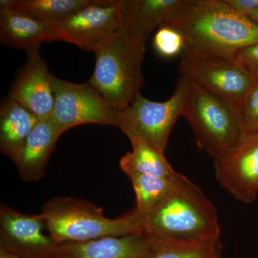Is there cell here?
Wrapping results in <instances>:
<instances>
[{
    "instance_id": "obj_25",
    "label": "cell",
    "mask_w": 258,
    "mask_h": 258,
    "mask_svg": "<svg viewBox=\"0 0 258 258\" xmlns=\"http://www.w3.org/2000/svg\"><path fill=\"white\" fill-rule=\"evenodd\" d=\"M226 2L236 13L248 18L258 8V0H226Z\"/></svg>"
},
{
    "instance_id": "obj_8",
    "label": "cell",
    "mask_w": 258,
    "mask_h": 258,
    "mask_svg": "<svg viewBox=\"0 0 258 258\" xmlns=\"http://www.w3.org/2000/svg\"><path fill=\"white\" fill-rule=\"evenodd\" d=\"M55 104L51 118L61 134L79 125L117 126L118 111L90 83H76L55 77Z\"/></svg>"
},
{
    "instance_id": "obj_18",
    "label": "cell",
    "mask_w": 258,
    "mask_h": 258,
    "mask_svg": "<svg viewBox=\"0 0 258 258\" xmlns=\"http://www.w3.org/2000/svg\"><path fill=\"white\" fill-rule=\"evenodd\" d=\"M132 152H127L120 159L121 170L126 174L135 172L154 177L171 179L177 171L173 169L164 156V152L158 150L142 139L130 138Z\"/></svg>"
},
{
    "instance_id": "obj_19",
    "label": "cell",
    "mask_w": 258,
    "mask_h": 258,
    "mask_svg": "<svg viewBox=\"0 0 258 258\" xmlns=\"http://www.w3.org/2000/svg\"><path fill=\"white\" fill-rule=\"evenodd\" d=\"M94 0H1L0 8H7L56 25Z\"/></svg>"
},
{
    "instance_id": "obj_23",
    "label": "cell",
    "mask_w": 258,
    "mask_h": 258,
    "mask_svg": "<svg viewBox=\"0 0 258 258\" xmlns=\"http://www.w3.org/2000/svg\"><path fill=\"white\" fill-rule=\"evenodd\" d=\"M237 109L245 134L258 133V79L254 80Z\"/></svg>"
},
{
    "instance_id": "obj_11",
    "label": "cell",
    "mask_w": 258,
    "mask_h": 258,
    "mask_svg": "<svg viewBox=\"0 0 258 258\" xmlns=\"http://www.w3.org/2000/svg\"><path fill=\"white\" fill-rule=\"evenodd\" d=\"M214 161L219 184L236 200L249 203L258 195V133L245 134L230 154Z\"/></svg>"
},
{
    "instance_id": "obj_14",
    "label": "cell",
    "mask_w": 258,
    "mask_h": 258,
    "mask_svg": "<svg viewBox=\"0 0 258 258\" xmlns=\"http://www.w3.org/2000/svg\"><path fill=\"white\" fill-rule=\"evenodd\" d=\"M185 0H119L122 29L129 38L145 50V44L156 28L166 26Z\"/></svg>"
},
{
    "instance_id": "obj_21",
    "label": "cell",
    "mask_w": 258,
    "mask_h": 258,
    "mask_svg": "<svg viewBox=\"0 0 258 258\" xmlns=\"http://www.w3.org/2000/svg\"><path fill=\"white\" fill-rule=\"evenodd\" d=\"M152 258H223L220 241L196 242L164 240Z\"/></svg>"
},
{
    "instance_id": "obj_22",
    "label": "cell",
    "mask_w": 258,
    "mask_h": 258,
    "mask_svg": "<svg viewBox=\"0 0 258 258\" xmlns=\"http://www.w3.org/2000/svg\"><path fill=\"white\" fill-rule=\"evenodd\" d=\"M185 39L175 29L161 27L158 29L153 39V47L161 57L170 58L182 53L185 47Z\"/></svg>"
},
{
    "instance_id": "obj_24",
    "label": "cell",
    "mask_w": 258,
    "mask_h": 258,
    "mask_svg": "<svg viewBox=\"0 0 258 258\" xmlns=\"http://www.w3.org/2000/svg\"><path fill=\"white\" fill-rule=\"evenodd\" d=\"M231 58L254 79H258V43L236 51Z\"/></svg>"
},
{
    "instance_id": "obj_27",
    "label": "cell",
    "mask_w": 258,
    "mask_h": 258,
    "mask_svg": "<svg viewBox=\"0 0 258 258\" xmlns=\"http://www.w3.org/2000/svg\"><path fill=\"white\" fill-rule=\"evenodd\" d=\"M249 18L258 25V8L254 10V13L249 16Z\"/></svg>"
},
{
    "instance_id": "obj_4",
    "label": "cell",
    "mask_w": 258,
    "mask_h": 258,
    "mask_svg": "<svg viewBox=\"0 0 258 258\" xmlns=\"http://www.w3.org/2000/svg\"><path fill=\"white\" fill-rule=\"evenodd\" d=\"M188 81L182 116L191 125L198 147L213 161L222 159L245 136L238 109L222 97Z\"/></svg>"
},
{
    "instance_id": "obj_10",
    "label": "cell",
    "mask_w": 258,
    "mask_h": 258,
    "mask_svg": "<svg viewBox=\"0 0 258 258\" xmlns=\"http://www.w3.org/2000/svg\"><path fill=\"white\" fill-rule=\"evenodd\" d=\"M45 228L41 213L25 215L1 205L0 248L20 258H49L59 244L43 233Z\"/></svg>"
},
{
    "instance_id": "obj_5",
    "label": "cell",
    "mask_w": 258,
    "mask_h": 258,
    "mask_svg": "<svg viewBox=\"0 0 258 258\" xmlns=\"http://www.w3.org/2000/svg\"><path fill=\"white\" fill-rule=\"evenodd\" d=\"M144 52L120 30L94 52L96 64L88 83L116 111L124 110L141 93Z\"/></svg>"
},
{
    "instance_id": "obj_7",
    "label": "cell",
    "mask_w": 258,
    "mask_h": 258,
    "mask_svg": "<svg viewBox=\"0 0 258 258\" xmlns=\"http://www.w3.org/2000/svg\"><path fill=\"white\" fill-rule=\"evenodd\" d=\"M180 70L181 75L237 108L255 80L230 57L187 45L181 53Z\"/></svg>"
},
{
    "instance_id": "obj_1",
    "label": "cell",
    "mask_w": 258,
    "mask_h": 258,
    "mask_svg": "<svg viewBox=\"0 0 258 258\" xmlns=\"http://www.w3.org/2000/svg\"><path fill=\"white\" fill-rule=\"evenodd\" d=\"M166 26L179 31L185 45L230 58L236 51L258 43L257 24L236 13L226 0H185Z\"/></svg>"
},
{
    "instance_id": "obj_20",
    "label": "cell",
    "mask_w": 258,
    "mask_h": 258,
    "mask_svg": "<svg viewBox=\"0 0 258 258\" xmlns=\"http://www.w3.org/2000/svg\"><path fill=\"white\" fill-rule=\"evenodd\" d=\"M136 195L134 210L145 213L162 201L173 189L175 177L171 179L146 176L135 172L126 173Z\"/></svg>"
},
{
    "instance_id": "obj_26",
    "label": "cell",
    "mask_w": 258,
    "mask_h": 258,
    "mask_svg": "<svg viewBox=\"0 0 258 258\" xmlns=\"http://www.w3.org/2000/svg\"><path fill=\"white\" fill-rule=\"evenodd\" d=\"M0 258H20L18 256L15 255L5 250L4 249L0 248Z\"/></svg>"
},
{
    "instance_id": "obj_17",
    "label": "cell",
    "mask_w": 258,
    "mask_h": 258,
    "mask_svg": "<svg viewBox=\"0 0 258 258\" xmlns=\"http://www.w3.org/2000/svg\"><path fill=\"white\" fill-rule=\"evenodd\" d=\"M41 120L7 96L0 107V150L2 154L14 160L29 134Z\"/></svg>"
},
{
    "instance_id": "obj_9",
    "label": "cell",
    "mask_w": 258,
    "mask_h": 258,
    "mask_svg": "<svg viewBox=\"0 0 258 258\" xmlns=\"http://www.w3.org/2000/svg\"><path fill=\"white\" fill-rule=\"evenodd\" d=\"M121 29L119 0H94L55 25L51 42H69L95 52Z\"/></svg>"
},
{
    "instance_id": "obj_6",
    "label": "cell",
    "mask_w": 258,
    "mask_h": 258,
    "mask_svg": "<svg viewBox=\"0 0 258 258\" xmlns=\"http://www.w3.org/2000/svg\"><path fill=\"white\" fill-rule=\"evenodd\" d=\"M189 81L181 75L175 91L164 102L150 101L139 93L124 110L118 111L117 128L130 138L144 142L165 152L171 131L182 116Z\"/></svg>"
},
{
    "instance_id": "obj_13",
    "label": "cell",
    "mask_w": 258,
    "mask_h": 258,
    "mask_svg": "<svg viewBox=\"0 0 258 258\" xmlns=\"http://www.w3.org/2000/svg\"><path fill=\"white\" fill-rule=\"evenodd\" d=\"M163 239L147 234L59 244L49 258H152Z\"/></svg>"
},
{
    "instance_id": "obj_2",
    "label": "cell",
    "mask_w": 258,
    "mask_h": 258,
    "mask_svg": "<svg viewBox=\"0 0 258 258\" xmlns=\"http://www.w3.org/2000/svg\"><path fill=\"white\" fill-rule=\"evenodd\" d=\"M139 214L143 234L163 240L220 241L216 208L199 186L179 173L169 195L152 210Z\"/></svg>"
},
{
    "instance_id": "obj_15",
    "label": "cell",
    "mask_w": 258,
    "mask_h": 258,
    "mask_svg": "<svg viewBox=\"0 0 258 258\" xmlns=\"http://www.w3.org/2000/svg\"><path fill=\"white\" fill-rule=\"evenodd\" d=\"M61 135L51 118L41 120L29 134L13 160L24 181L35 182L45 175L47 162Z\"/></svg>"
},
{
    "instance_id": "obj_16",
    "label": "cell",
    "mask_w": 258,
    "mask_h": 258,
    "mask_svg": "<svg viewBox=\"0 0 258 258\" xmlns=\"http://www.w3.org/2000/svg\"><path fill=\"white\" fill-rule=\"evenodd\" d=\"M55 25L7 8H0V42L10 48L28 50L51 42Z\"/></svg>"
},
{
    "instance_id": "obj_12",
    "label": "cell",
    "mask_w": 258,
    "mask_h": 258,
    "mask_svg": "<svg viewBox=\"0 0 258 258\" xmlns=\"http://www.w3.org/2000/svg\"><path fill=\"white\" fill-rule=\"evenodd\" d=\"M40 49V46H37L26 50V62L8 97L44 120L51 118L53 111L55 76L42 58Z\"/></svg>"
},
{
    "instance_id": "obj_3",
    "label": "cell",
    "mask_w": 258,
    "mask_h": 258,
    "mask_svg": "<svg viewBox=\"0 0 258 258\" xmlns=\"http://www.w3.org/2000/svg\"><path fill=\"white\" fill-rule=\"evenodd\" d=\"M41 214L50 237L57 244L142 234L140 215L136 210L118 218H108L103 209L72 197H55L47 200Z\"/></svg>"
}]
</instances>
